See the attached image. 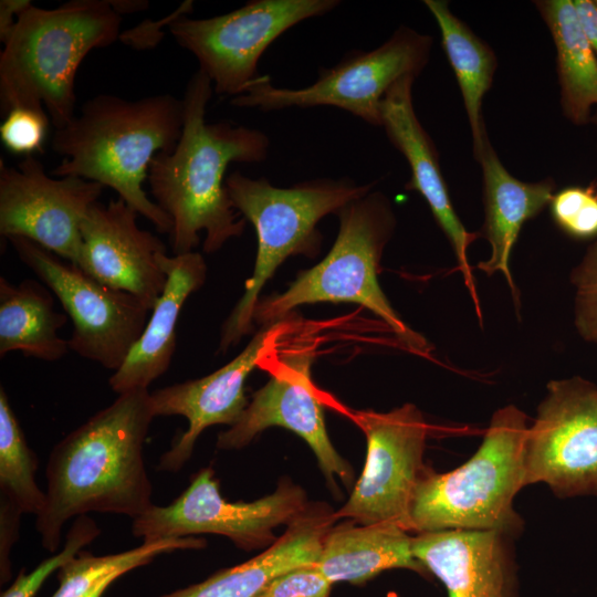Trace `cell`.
<instances>
[{"label": "cell", "instance_id": "6da1fadb", "mask_svg": "<svg viewBox=\"0 0 597 597\" xmlns=\"http://www.w3.org/2000/svg\"><path fill=\"white\" fill-rule=\"evenodd\" d=\"M154 418L148 389L130 390L53 447L45 468V505L35 520L43 548L57 551L71 519L98 512L134 520L154 504L143 457Z\"/></svg>", "mask_w": 597, "mask_h": 597}, {"label": "cell", "instance_id": "7a4b0ae2", "mask_svg": "<svg viewBox=\"0 0 597 597\" xmlns=\"http://www.w3.org/2000/svg\"><path fill=\"white\" fill-rule=\"evenodd\" d=\"M213 86L198 70L182 100V130L170 151L150 161L148 185L155 203L170 218L174 254L191 252L205 231L203 251L213 253L240 237L247 220L239 218L226 188L232 163L258 164L268 157L270 139L256 128L227 122L207 123Z\"/></svg>", "mask_w": 597, "mask_h": 597}, {"label": "cell", "instance_id": "3957f363", "mask_svg": "<svg viewBox=\"0 0 597 597\" xmlns=\"http://www.w3.org/2000/svg\"><path fill=\"white\" fill-rule=\"evenodd\" d=\"M182 123V100L172 94L139 100L98 94L67 125L55 129L51 147L62 160L52 175L112 188L158 232L169 234L170 218L147 197L143 184L151 159L176 146Z\"/></svg>", "mask_w": 597, "mask_h": 597}, {"label": "cell", "instance_id": "277c9868", "mask_svg": "<svg viewBox=\"0 0 597 597\" xmlns=\"http://www.w3.org/2000/svg\"><path fill=\"white\" fill-rule=\"evenodd\" d=\"M122 14L111 0H71L54 9L31 4L0 53L2 114L43 107L55 129L75 114V77L86 55L121 38Z\"/></svg>", "mask_w": 597, "mask_h": 597}, {"label": "cell", "instance_id": "5b68a950", "mask_svg": "<svg viewBox=\"0 0 597 597\" xmlns=\"http://www.w3.org/2000/svg\"><path fill=\"white\" fill-rule=\"evenodd\" d=\"M526 416L514 405L496 410L483 441L462 465L436 473L427 468L409 510V531H498L512 537L522 530L513 509L525 486Z\"/></svg>", "mask_w": 597, "mask_h": 597}, {"label": "cell", "instance_id": "8992f818", "mask_svg": "<svg viewBox=\"0 0 597 597\" xmlns=\"http://www.w3.org/2000/svg\"><path fill=\"white\" fill-rule=\"evenodd\" d=\"M374 185L320 178L281 188L264 177L253 179L239 170L227 177L226 188L234 209L255 229L258 251L244 293L223 324L221 352L253 329L259 294L284 260L293 254H316L322 238L318 221L366 196Z\"/></svg>", "mask_w": 597, "mask_h": 597}, {"label": "cell", "instance_id": "52a82bcc", "mask_svg": "<svg viewBox=\"0 0 597 597\" xmlns=\"http://www.w3.org/2000/svg\"><path fill=\"white\" fill-rule=\"evenodd\" d=\"M337 216L339 230L327 255L301 272L283 293L259 301L254 321L276 323L303 304L356 303L381 318L407 349L427 356L431 352L428 341L404 322L378 282L379 260L396 226L389 200L370 191Z\"/></svg>", "mask_w": 597, "mask_h": 597}, {"label": "cell", "instance_id": "ba28073f", "mask_svg": "<svg viewBox=\"0 0 597 597\" xmlns=\"http://www.w3.org/2000/svg\"><path fill=\"white\" fill-rule=\"evenodd\" d=\"M433 39L400 25L380 46L354 50L336 65L321 69L317 80L302 88L276 87L260 75L230 104L261 112L290 107L334 106L373 126L381 127V102L401 77H417L429 62Z\"/></svg>", "mask_w": 597, "mask_h": 597}, {"label": "cell", "instance_id": "9c48e42d", "mask_svg": "<svg viewBox=\"0 0 597 597\" xmlns=\"http://www.w3.org/2000/svg\"><path fill=\"white\" fill-rule=\"evenodd\" d=\"M338 0H251L228 13L186 17L192 1L184 2L168 24L176 42L198 61L213 91L231 98L243 94L260 76L258 63L284 32L304 20L321 17Z\"/></svg>", "mask_w": 597, "mask_h": 597}, {"label": "cell", "instance_id": "30bf717a", "mask_svg": "<svg viewBox=\"0 0 597 597\" xmlns=\"http://www.w3.org/2000/svg\"><path fill=\"white\" fill-rule=\"evenodd\" d=\"M8 240L71 318L70 349L116 371L143 334L150 311L132 294L102 284L27 238Z\"/></svg>", "mask_w": 597, "mask_h": 597}, {"label": "cell", "instance_id": "8fae6325", "mask_svg": "<svg viewBox=\"0 0 597 597\" xmlns=\"http://www.w3.org/2000/svg\"><path fill=\"white\" fill-rule=\"evenodd\" d=\"M306 494L289 480L251 502H229L220 493L211 468L192 475L187 489L172 502L153 504L133 520L132 532L143 541L218 534L244 551L272 545L274 528L290 524L307 506Z\"/></svg>", "mask_w": 597, "mask_h": 597}, {"label": "cell", "instance_id": "7c38bea8", "mask_svg": "<svg viewBox=\"0 0 597 597\" xmlns=\"http://www.w3.org/2000/svg\"><path fill=\"white\" fill-rule=\"evenodd\" d=\"M356 421L366 436L365 465L335 516L358 524L391 523L409 532L411 500L427 469L425 418L405 404L388 412L358 411Z\"/></svg>", "mask_w": 597, "mask_h": 597}, {"label": "cell", "instance_id": "4fadbf2b", "mask_svg": "<svg viewBox=\"0 0 597 597\" xmlns=\"http://www.w3.org/2000/svg\"><path fill=\"white\" fill-rule=\"evenodd\" d=\"M525 485L546 483L555 495L597 496V387L575 376L552 380L527 429Z\"/></svg>", "mask_w": 597, "mask_h": 597}, {"label": "cell", "instance_id": "5bb4252c", "mask_svg": "<svg viewBox=\"0 0 597 597\" xmlns=\"http://www.w3.org/2000/svg\"><path fill=\"white\" fill-rule=\"evenodd\" d=\"M104 186L80 177L49 176L24 157L15 167L0 160V234L27 238L78 265L81 227Z\"/></svg>", "mask_w": 597, "mask_h": 597}, {"label": "cell", "instance_id": "9a60e30c", "mask_svg": "<svg viewBox=\"0 0 597 597\" xmlns=\"http://www.w3.org/2000/svg\"><path fill=\"white\" fill-rule=\"evenodd\" d=\"M313 358V352L305 348L284 354L240 419L218 436L217 447L241 449L266 428L279 426L300 436L310 446L331 484H336L334 478L337 476L348 486L354 471L337 453L327 434L323 406L311 379Z\"/></svg>", "mask_w": 597, "mask_h": 597}, {"label": "cell", "instance_id": "2e32d148", "mask_svg": "<svg viewBox=\"0 0 597 597\" xmlns=\"http://www.w3.org/2000/svg\"><path fill=\"white\" fill-rule=\"evenodd\" d=\"M281 323L264 325L231 362L208 376L150 392L155 417L182 416L187 430L160 457L158 470L177 472L190 459L202 431L214 425L233 426L249 405L245 381L274 350Z\"/></svg>", "mask_w": 597, "mask_h": 597}, {"label": "cell", "instance_id": "e0dca14e", "mask_svg": "<svg viewBox=\"0 0 597 597\" xmlns=\"http://www.w3.org/2000/svg\"><path fill=\"white\" fill-rule=\"evenodd\" d=\"M137 217L121 198L95 202L81 227L77 266L102 284L132 294L151 312L167 281L158 261L166 247L138 227Z\"/></svg>", "mask_w": 597, "mask_h": 597}, {"label": "cell", "instance_id": "ac0fdd59", "mask_svg": "<svg viewBox=\"0 0 597 597\" xmlns=\"http://www.w3.org/2000/svg\"><path fill=\"white\" fill-rule=\"evenodd\" d=\"M415 78L404 76L388 90L381 102V127L410 167L411 176L405 188L421 195L447 237L481 321L479 297L468 259L469 247L478 234L469 232L454 211L440 167L439 153L413 107Z\"/></svg>", "mask_w": 597, "mask_h": 597}, {"label": "cell", "instance_id": "d6986e66", "mask_svg": "<svg viewBox=\"0 0 597 597\" xmlns=\"http://www.w3.org/2000/svg\"><path fill=\"white\" fill-rule=\"evenodd\" d=\"M512 538L498 531L427 532L412 536V552L448 597H519Z\"/></svg>", "mask_w": 597, "mask_h": 597}, {"label": "cell", "instance_id": "ffe728a7", "mask_svg": "<svg viewBox=\"0 0 597 597\" xmlns=\"http://www.w3.org/2000/svg\"><path fill=\"white\" fill-rule=\"evenodd\" d=\"M159 264L167 275L163 293L155 303L146 327L123 365L108 384L121 395L148 386L164 375L176 349V326L186 300L206 281L207 265L198 252L159 254Z\"/></svg>", "mask_w": 597, "mask_h": 597}, {"label": "cell", "instance_id": "44dd1931", "mask_svg": "<svg viewBox=\"0 0 597 597\" xmlns=\"http://www.w3.org/2000/svg\"><path fill=\"white\" fill-rule=\"evenodd\" d=\"M336 520L326 503H308L261 554L220 569L203 582L157 597H256L276 576L316 565L323 538Z\"/></svg>", "mask_w": 597, "mask_h": 597}, {"label": "cell", "instance_id": "7402d4cb", "mask_svg": "<svg viewBox=\"0 0 597 597\" xmlns=\"http://www.w3.org/2000/svg\"><path fill=\"white\" fill-rule=\"evenodd\" d=\"M475 160L481 165L483 177L482 234L491 245L490 258L481 261L478 269L488 275L501 272L517 308L519 293L510 270V256L523 224L549 205L556 184L552 178L526 182L512 176L489 138Z\"/></svg>", "mask_w": 597, "mask_h": 597}, {"label": "cell", "instance_id": "603a6c76", "mask_svg": "<svg viewBox=\"0 0 597 597\" xmlns=\"http://www.w3.org/2000/svg\"><path fill=\"white\" fill-rule=\"evenodd\" d=\"M316 566L333 584L362 585L394 568L429 574L415 557L407 531L391 523L358 524L352 520L326 532Z\"/></svg>", "mask_w": 597, "mask_h": 597}, {"label": "cell", "instance_id": "cb8c5ba5", "mask_svg": "<svg viewBox=\"0 0 597 597\" xmlns=\"http://www.w3.org/2000/svg\"><path fill=\"white\" fill-rule=\"evenodd\" d=\"M553 39L561 107L576 126L590 123L597 108V56L582 27L573 0L533 2Z\"/></svg>", "mask_w": 597, "mask_h": 597}, {"label": "cell", "instance_id": "d4e9b609", "mask_svg": "<svg viewBox=\"0 0 597 597\" xmlns=\"http://www.w3.org/2000/svg\"><path fill=\"white\" fill-rule=\"evenodd\" d=\"M67 315L54 310L50 290L25 279L19 284L0 277V356L20 352L45 362L61 359L70 350L59 335Z\"/></svg>", "mask_w": 597, "mask_h": 597}, {"label": "cell", "instance_id": "484cf974", "mask_svg": "<svg viewBox=\"0 0 597 597\" xmlns=\"http://www.w3.org/2000/svg\"><path fill=\"white\" fill-rule=\"evenodd\" d=\"M423 3L438 24L443 51L460 87L475 158L488 139L482 102L493 83L496 55L486 42L452 13L448 1L425 0Z\"/></svg>", "mask_w": 597, "mask_h": 597}, {"label": "cell", "instance_id": "4316f807", "mask_svg": "<svg viewBox=\"0 0 597 597\" xmlns=\"http://www.w3.org/2000/svg\"><path fill=\"white\" fill-rule=\"evenodd\" d=\"M206 544L203 538L187 536L143 541L135 548L109 555L98 556L81 551L56 573L59 587L51 597H80L108 576L122 577L163 554L200 549Z\"/></svg>", "mask_w": 597, "mask_h": 597}, {"label": "cell", "instance_id": "83f0119b", "mask_svg": "<svg viewBox=\"0 0 597 597\" xmlns=\"http://www.w3.org/2000/svg\"><path fill=\"white\" fill-rule=\"evenodd\" d=\"M38 458L28 446L4 388L0 387V504L35 516L45 492L35 482Z\"/></svg>", "mask_w": 597, "mask_h": 597}, {"label": "cell", "instance_id": "f1b7e54d", "mask_svg": "<svg viewBox=\"0 0 597 597\" xmlns=\"http://www.w3.org/2000/svg\"><path fill=\"white\" fill-rule=\"evenodd\" d=\"M100 534L101 530L92 517L77 516L66 534L63 548L41 562L30 573L22 568L14 582L2 591L1 597H34L52 574L76 557Z\"/></svg>", "mask_w": 597, "mask_h": 597}, {"label": "cell", "instance_id": "f546056e", "mask_svg": "<svg viewBox=\"0 0 597 597\" xmlns=\"http://www.w3.org/2000/svg\"><path fill=\"white\" fill-rule=\"evenodd\" d=\"M556 227L575 240L597 238V182L556 191L549 202Z\"/></svg>", "mask_w": 597, "mask_h": 597}, {"label": "cell", "instance_id": "4dcf8cb0", "mask_svg": "<svg viewBox=\"0 0 597 597\" xmlns=\"http://www.w3.org/2000/svg\"><path fill=\"white\" fill-rule=\"evenodd\" d=\"M50 123L43 107H15L4 115L0 138L11 153L32 156L42 151Z\"/></svg>", "mask_w": 597, "mask_h": 597}, {"label": "cell", "instance_id": "1f68e13d", "mask_svg": "<svg viewBox=\"0 0 597 597\" xmlns=\"http://www.w3.org/2000/svg\"><path fill=\"white\" fill-rule=\"evenodd\" d=\"M570 282L575 286V327L586 342L597 343V240L572 271Z\"/></svg>", "mask_w": 597, "mask_h": 597}, {"label": "cell", "instance_id": "d6a6232c", "mask_svg": "<svg viewBox=\"0 0 597 597\" xmlns=\"http://www.w3.org/2000/svg\"><path fill=\"white\" fill-rule=\"evenodd\" d=\"M332 585L316 565L302 566L273 578L256 597H329Z\"/></svg>", "mask_w": 597, "mask_h": 597}, {"label": "cell", "instance_id": "836d02e7", "mask_svg": "<svg viewBox=\"0 0 597 597\" xmlns=\"http://www.w3.org/2000/svg\"><path fill=\"white\" fill-rule=\"evenodd\" d=\"M30 0H1L0 1V41L4 43L13 31L20 14L28 9Z\"/></svg>", "mask_w": 597, "mask_h": 597}, {"label": "cell", "instance_id": "e575fe53", "mask_svg": "<svg viewBox=\"0 0 597 597\" xmlns=\"http://www.w3.org/2000/svg\"><path fill=\"white\" fill-rule=\"evenodd\" d=\"M582 27L597 56V7L594 0H573Z\"/></svg>", "mask_w": 597, "mask_h": 597}, {"label": "cell", "instance_id": "d590c367", "mask_svg": "<svg viewBox=\"0 0 597 597\" xmlns=\"http://www.w3.org/2000/svg\"><path fill=\"white\" fill-rule=\"evenodd\" d=\"M111 4L119 14L140 11V10H144V9H146L148 7L147 1H139V0H134V1H128V0H126V1H113V0H111Z\"/></svg>", "mask_w": 597, "mask_h": 597}, {"label": "cell", "instance_id": "8d00e7d4", "mask_svg": "<svg viewBox=\"0 0 597 597\" xmlns=\"http://www.w3.org/2000/svg\"><path fill=\"white\" fill-rule=\"evenodd\" d=\"M118 578L119 576L117 575L108 576L80 597H102L107 588Z\"/></svg>", "mask_w": 597, "mask_h": 597}, {"label": "cell", "instance_id": "74e56055", "mask_svg": "<svg viewBox=\"0 0 597 597\" xmlns=\"http://www.w3.org/2000/svg\"><path fill=\"white\" fill-rule=\"evenodd\" d=\"M590 123L595 126V128L597 130V108L593 112Z\"/></svg>", "mask_w": 597, "mask_h": 597}, {"label": "cell", "instance_id": "f35d334b", "mask_svg": "<svg viewBox=\"0 0 597 597\" xmlns=\"http://www.w3.org/2000/svg\"><path fill=\"white\" fill-rule=\"evenodd\" d=\"M595 6L597 7V0H594Z\"/></svg>", "mask_w": 597, "mask_h": 597}]
</instances>
